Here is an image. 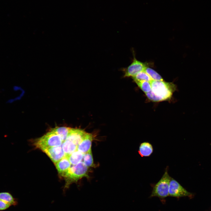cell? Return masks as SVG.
Listing matches in <instances>:
<instances>
[{
	"instance_id": "6da1fadb",
	"label": "cell",
	"mask_w": 211,
	"mask_h": 211,
	"mask_svg": "<svg viewBox=\"0 0 211 211\" xmlns=\"http://www.w3.org/2000/svg\"><path fill=\"white\" fill-rule=\"evenodd\" d=\"M150 83L151 90L145 94L149 100L154 102H159L170 99L176 89L174 84L164 81L152 80Z\"/></svg>"
},
{
	"instance_id": "7a4b0ae2",
	"label": "cell",
	"mask_w": 211,
	"mask_h": 211,
	"mask_svg": "<svg viewBox=\"0 0 211 211\" xmlns=\"http://www.w3.org/2000/svg\"><path fill=\"white\" fill-rule=\"evenodd\" d=\"M168 166L165 169L164 173L161 179L156 183L151 186L152 190L150 197H157L163 200L169 196V188L171 177L168 173Z\"/></svg>"
},
{
	"instance_id": "3957f363",
	"label": "cell",
	"mask_w": 211,
	"mask_h": 211,
	"mask_svg": "<svg viewBox=\"0 0 211 211\" xmlns=\"http://www.w3.org/2000/svg\"><path fill=\"white\" fill-rule=\"evenodd\" d=\"M88 169V167L82 161L70 167L63 176L67 180L65 188H68L71 183L77 181L84 177L87 176Z\"/></svg>"
},
{
	"instance_id": "277c9868",
	"label": "cell",
	"mask_w": 211,
	"mask_h": 211,
	"mask_svg": "<svg viewBox=\"0 0 211 211\" xmlns=\"http://www.w3.org/2000/svg\"><path fill=\"white\" fill-rule=\"evenodd\" d=\"M63 142L60 137L51 130L37 139L34 145L41 150L43 148L62 145Z\"/></svg>"
},
{
	"instance_id": "5b68a950",
	"label": "cell",
	"mask_w": 211,
	"mask_h": 211,
	"mask_svg": "<svg viewBox=\"0 0 211 211\" xmlns=\"http://www.w3.org/2000/svg\"><path fill=\"white\" fill-rule=\"evenodd\" d=\"M133 59L131 64L126 68H123L122 71L124 73V77L135 76L138 73L144 71L148 67L147 63L137 60L133 53Z\"/></svg>"
},
{
	"instance_id": "8992f818",
	"label": "cell",
	"mask_w": 211,
	"mask_h": 211,
	"mask_svg": "<svg viewBox=\"0 0 211 211\" xmlns=\"http://www.w3.org/2000/svg\"><path fill=\"white\" fill-rule=\"evenodd\" d=\"M192 194L188 192L176 180L171 177L169 188V196L179 198L181 197H190Z\"/></svg>"
},
{
	"instance_id": "52a82bcc",
	"label": "cell",
	"mask_w": 211,
	"mask_h": 211,
	"mask_svg": "<svg viewBox=\"0 0 211 211\" xmlns=\"http://www.w3.org/2000/svg\"><path fill=\"white\" fill-rule=\"evenodd\" d=\"M50 157L55 164L65 156L62 145L43 148L41 149Z\"/></svg>"
},
{
	"instance_id": "ba28073f",
	"label": "cell",
	"mask_w": 211,
	"mask_h": 211,
	"mask_svg": "<svg viewBox=\"0 0 211 211\" xmlns=\"http://www.w3.org/2000/svg\"><path fill=\"white\" fill-rule=\"evenodd\" d=\"M86 133V132L81 129L71 128L66 140L72 142L78 147L84 139Z\"/></svg>"
},
{
	"instance_id": "9c48e42d",
	"label": "cell",
	"mask_w": 211,
	"mask_h": 211,
	"mask_svg": "<svg viewBox=\"0 0 211 211\" xmlns=\"http://www.w3.org/2000/svg\"><path fill=\"white\" fill-rule=\"evenodd\" d=\"M93 139L92 134L86 133L84 139L77 147V150L85 154L91 149Z\"/></svg>"
},
{
	"instance_id": "30bf717a",
	"label": "cell",
	"mask_w": 211,
	"mask_h": 211,
	"mask_svg": "<svg viewBox=\"0 0 211 211\" xmlns=\"http://www.w3.org/2000/svg\"><path fill=\"white\" fill-rule=\"evenodd\" d=\"M59 173L63 176L71 167V164L66 156L55 164Z\"/></svg>"
},
{
	"instance_id": "8fae6325",
	"label": "cell",
	"mask_w": 211,
	"mask_h": 211,
	"mask_svg": "<svg viewBox=\"0 0 211 211\" xmlns=\"http://www.w3.org/2000/svg\"><path fill=\"white\" fill-rule=\"evenodd\" d=\"M153 151L152 144L149 142H144L140 144L138 152L142 157H149L153 153Z\"/></svg>"
},
{
	"instance_id": "7c38bea8",
	"label": "cell",
	"mask_w": 211,
	"mask_h": 211,
	"mask_svg": "<svg viewBox=\"0 0 211 211\" xmlns=\"http://www.w3.org/2000/svg\"><path fill=\"white\" fill-rule=\"evenodd\" d=\"M62 143V147L65 156H68L77 150V146L72 142L66 140Z\"/></svg>"
},
{
	"instance_id": "4fadbf2b",
	"label": "cell",
	"mask_w": 211,
	"mask_h": 211,
	"mask_svg": "<svg viewBox=\"0 0 211 211\" xmlns=\"http://www.w3.org/2000/svg\"><path fill=\"white\" fill-rule=\"evenodd\" d=\"M71 129L66 127H59L52 129L51 130L59 136L63 142L66 139Z\"/></svg>"
},
{
	"instance_id": "5bb4252c",
	"label": "cell",
	"mask_w": 211,
	"mask_h": 211,
	"mask_svg": "<svg viewBox=\"0 0 211 211\" xmlns=\"http://www.w3.org/2000/svg\"><path fill=\"white\" fill-rule=\"evenodd\" d=\"M0 200L9 204L11 206H15L18 204L17 199L8 192L0 193Z\"/></svg>"
},
{
	"instance_id": "9a60e30c",
	"label": "cell",
	"mask_w": 211,
	"mask_h": 211,
	"mask_svg": "<svg viewBox=\"0 0 211 211\" xmlns=\"http://www.w3.org/2000/svg\"><path fill=\"white\" fill-rule=\"evenodd\" d=\"M84 154L78 151L74 152L67 156L71 164L76 165L81 162L84 157Z\"/></svg>"
},
{
	"instance_id": "2e32d148",
	"label": "cell",
	"mask_w": 211,
	"mask_h": 211,
	"mask_svg": "<svg viewBox=\"0 0 211 211\" xmlns=\"http://www.w3.org/2000/svg\"><path fill=\"white\" fill-rule=\"evenodd\" d=\"M153 81H164L162 77L153 69L147 67L144 71Z\"/></svg>"
},
{
	"instance_id": "e0dca14e",
	"label": "cell",
	"mask_w": 211,
	"mask_h": 211,
	"mask_svg": "<svg viewBox=\"0 0 211 211\" xmlns=\"http://www.w3.org/2000/svg\"><path fill=\"white\" fill-rule=\"evenodd\" d=\"M132 78L135 82L143 81L150 82L152 80L149 76L144 71L138 73Z\"/></svg>"
},
{
	"instance_id": "ac0fdd59",
	"label": "cell",
	"mask_w": 211,
	"mask_h": 211,
	"mask_svg": "<svg viewBox=\"0 0 211 211\" xmlns=\"http://www.w3.org/2000/svg\"><path fill=\"white\" fill-rule=\"evenodd\" d=\"M139 87L145 93L150 92L151 90V86L150 82L147 81H141L135 82Z\"/></svg>"
},
{
	"instance_id": "d6986e66",
	"label": "cell",
	"mask_w": 211,
	"mask_h": 211,
	"mask_svg": "<svg viewBox=\"0 0 211 211\" xmlns=\"http://www.w3.org/2000/svg\"><path fill=\"white\" fill-rule=\"evenodd\" d=\"M83 159L84 163L88 167L93 166V161L91 149L84 154Z\"/></svg>"
},
{
	"instance_id": "ffe728a7",
	"label": "cell",
	"mask_w": 211,
	"mask_h": 211,
	"mask_svg": "<svg viewBox=\"0 0 211 211\" xmlns=\"http://www.w3.org/2000/svg\"><path fill=\"white\" fill-rule=\"evenodd\" d=\"M11 205L9 204L0 200V211L5 210L8 208Z\"/></svg>"
}]
</instances>
